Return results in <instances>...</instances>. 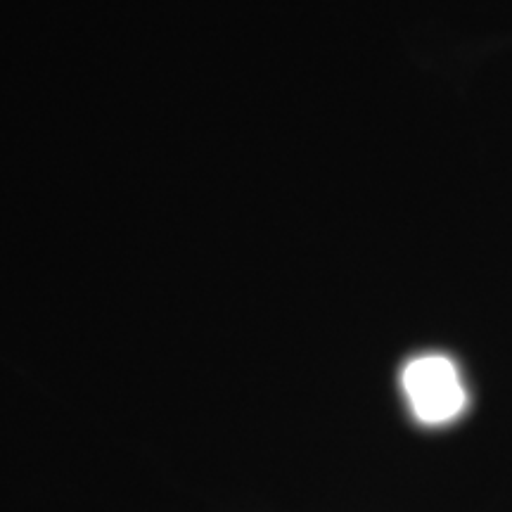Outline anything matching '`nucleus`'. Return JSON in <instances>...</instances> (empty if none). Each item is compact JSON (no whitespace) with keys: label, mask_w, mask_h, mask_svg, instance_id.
Returning <instances> with one entry per match:
<instances>
[{"label":"nucleus","mask_w":512,"mask_h":512,"mask_svg":"<svg viewBox=\"0 0 512 512\" xmlns=\"http://www.w3.org/2000/svg\"><path fill=\"white\" fill-rule=\"evenodd\" d=\"M403 389L415 418L425 425L453 420L465 408V389L446 356H420L403 370Z\"/></svg>","instance_id":"f257e3e1"}]
</instances>
